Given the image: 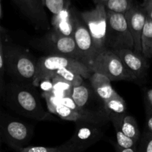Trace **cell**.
<instances>
[{"mask_svg":"<svg viewBox=\"0 0 152 152\" xmlns=\"http://www.w3.org/2000/svg\"><path fill=\"white\" fill-rule=\"evenodd\" d=\"M73 38L75 41L77 48L83 56L85 64L90 68L91 64L98 53L88 28L82 19L80 13H78L76 19Z\"/></svg>","mask_w":152,"mask_h":152,"instance_id":"10","label":"cell"},{"mask_svg":"<svg viewBox=\"0 0 152 152\" xmlns=\"http://www.w3.org/2000/svg\"><path fill=\"white\" fill-rule=\"evenodd\" d=\"M116 149H117V152H137V145L129 148H121L116 147Z\"/></svg>","mask_w":152,"mask_h":152,"instance_id":"29","label":"cell"},{"mask_svg":"<svg viewBox=\"0 0 152 152\" xmlns=\"http://www.w3.org/2000/svg\"><path fill=\"white\" fill-rule=\"evenodd\" d=\"M77 16V11L71 6L57 14L53 15L50 20L51 29L64 37H73Z\"/></svg>","mask_w":152,"mask_h":152,"instance_id":"14","label":"cell"},{"mask_svg":"<svg viewBox=\"0 0 152 152\" xmlns=\"http://www.w3.org/2000/svg\"><path fill=\"white\" fill-rule=\"evenodd\" d=\"M122 125H113L116 132V139H117V146L121 148H132L137 145L138 142H135L130 137L126 136L121 129Z\"/></svg>","mask_w":152,"mask_h":152,"instance_id":"23","label":"cell"},{"mask_svg":"<svg viewBox=\"0 0 152 152\" xmlns=\"http://www.w3.org/2000/svg\"><path fill=\"white\" fill-rule=\"evenodd\" d=\"M30 43L33 47L47 53L48 55L66 56L84 62L74 38L64 37L52 29L42 37L31 39Z\"/></svg>","mask_w":152,"mask_h":152,"instance_id":"4","label":"cell"},{"mask_svg":"<svg viewBox=\"0 0 152 152\" xmlns=\"http://www.w3.org/2000/svg\"><path fill=\"white\" fill-rule=\"evenodd\" d=\"M58 152H66V151H64V150L62 149V148H61V146H59V151H58Z\"/></svg>","mask_w":152,"mask_h":152,"instance_id":"33","label":"cell"},{"mask_svg":"<svg viewBox=\"0 0 152 152\" xmlns=\"http://www.w3.org/2000/svg\"><path fill=\"white\" fill-rule=\"evenodd\" d=\"M90 69L93 73L103 74L111 82L136 81L118 55L110 49H105L97 54L91 64Z\"/></svg>","mask_w":152,"mask_h":152,"instance_id":"7","label":"cell"},{"mask_svg":"<svg viewBox=\"0 0 152 152\" xmlns=\"http://www.w3.org/2000/svg\"><path fill=\"white\" fill-rule=\"evenodd\" d=\"M0 1H1V3L2 2V0H0Z\"/></svg>","mask_w":152,"mask_h":152,"instance_id":"35","label":"cell"},{"mask_svg":"<svg viewBox=\"0 0 152 152\" xmlns=\"http://www.w3.org/2000/svg\"><path fill=\"white\" fill-rule=\"evenodd\" d=\"M54 74L63 78L64 80H66L74 88L80 86V85H82L84 83V81H83L84 78L81 75L71 71V70L67 69V68H62V69L58 70V71H56L54 73Z\"/></svg>","mask_w":152,"mask_h":152,"instance_id":"22","label":"cell"},{"mask_svg":"<svg viewBox=\"0 0 152 152\" xmlns=\"http://www.w3.org/2000/svg\"><path fill=\"white\" fill-rule=\"evenodd\" d=\"M67 68L80 74L84 79H89L93 72L84 62L77 59L62 56L47 55L37 59V74L33 86L37 87L43 79L52 78L56 71Z\"/></svg>","mask_w":152,"mask_h":152,"instance_id":"3","label":"cell"},{"mask_svg":"<svg viewBox=\"0 0 152 152\" xmlns=\"http://www.w3.org/2000/svg\"><path fill=\"white\" fill-rule=\"evenodd\" d=\"M134 5L133 0H108L104 4L107 11L126 14Z\"/></svg>","mask_w":152,"mask_h":152,"instance_id":"21","label":"cell"},{"mask_svg":"<svg viewBox=\"0 0 152 152\" xmlns=\"http://www.w3.org/2000/svg\"><path fill=\"white\" fill-rule=\"evenodd\" d=\"M36 29L49 31L50 22L41 0H13Z\"/></svg>","mask_w":152,"mask_h":152,"instance_id":"11","label":"cell"},{"mask_svg":"<svg viewBox=\"0 0 152 152\" xmlns=\"http://www.w3.org/2000/svg\"><path fill=\"white\" fill-rule=\"evenodd\" d=\"M145 8V10H148L152 8V0H148L146 3L144 5H142Z\"/></svg>","mask_w":152,"mask_h":152,"instance_id":"30","label":"cell"},{"mask_svg":"<svg viewBox=\"0 0 152 152\" xmlns=\"http://www.w3.org/2000/svg\"><path fill=\"white\" fill-rule=\"evenodd\" d=\"M4 104L16 113L38 121H53L55 118L43 107L38 92L33 85L19 82L6 83L0 94Z\"/></svg>","mask_w":152,"mask_h":152,"instance_id":"1","label":"cell"},{"mask_svg":"<svg viewBox=\"0 0 152 152\" xmlns=\"http://www.w3.org/2000/svg\"><path fill=\"white\" fill-rule=\"evenodd\" d=\"M121 129L126 136L130 137L135 142H139L140 139V132L138 127L137 122L134 117L127 114L123 120Z\"/></svg>","mask_w":152,"mask_h":152,"instance_id":"19","label":"cell"},{"mask_svg":"<svg viewBox=\"0 0 152 152\" xmlns=\"http://www.w3.org/2000/svg\"><path fill=\"white\" fill-rule=\"evenodd\" d=\"M46 8L53 15L57 14L71 6L70 0H41Z\"/></svg>","mask_w":152,"mask_h":152,"instance_id":"24","label":"cell"},{"mask_svg":"<svg viewBox=\"0 0 152 152\" xmlns=\"http://www.w3.org/2000/svg\"><path fill=\"white\" fill-rule=\"evenodd\" d=\"M59 147H45V146H27L22 148L18 152H58Z\"/></svg>","mask_w":152,"mask_h":152,"instance_id":"26","label":"cell"},{"mask_svg":"<svg viewBox=\"0 0 152 152\" xmlns=\"http://www.w3.org/2000/svg\"><path fill=\"white\" fill-rule=\"evenodd\" d=\"M71 97L80 109L89 111L87 108V105L91 102L93 98L97 96L95 95L91 85L88 86L87 84L83 83L80 86L74 88Z\"/></svg>","mask_w":152,"mask_h":152,"instance_id":"17","label":"cell"},{"mask_svg":"<svg viewBox=\"0 0 152 152\" xmlns=\"http://www.w3.org/2000/svg\"><path fill=\"white\" fill-rule=\"evenodd\" d=\"M0 45L4 50L6 73L16 82L33 85L37 74V62L23 48L4 41L1 35Z\"/></svg>","mask_w":152,"mask_h":152,"instance_id":"2","label":"cell"},{"mask_svg":"<svg viewBox=\"0 0 152 152\" xmlns=\"http://www.w3.org/2000/svg\"><path fill=\"white\" fill-rule=\"evenodd\" d=\"M147 1H148V0H143V1H142V5H144V4H145V3L147 2Z\"/></svg>","mask_w":152,"mask_h":152,"instance_id":"34","label":"cell"},{"mask_svg":"<svg viewBox=\"0 0 152 152\" xmlns=\"http://www.w3.org/2000/svg\"><path fill=\"white\" fill-rule=\"evenodd\" d=\"M144 103L145 109L152 111V88L148 89L144 94Z\"/></svg>","mask_w":152,"mask_h":152,"instance_id":"27","label":"cell"},{"mask_svg":"<svg viewBox=\"0 0 152 152\" xmlns=\"http://www.w3.org/2000/svg\"><path fill=\"white\" fill-rule=\"evenodd\" d=\"M107 18L106 48L112 50L120 49L134 50V43L125 14L107 11Z\"/></svg>","mask_w":152,"mask_h":152,"instance_id":"8","label":"cell"},{"mask_svg":"<svg viewBox=\"0 0 152 152\" xmlns=\"http://www.w3.org/2000/svg\"><path fill=\"white\" fill-rule=\"evenodd\" d=\"M94 2L96 3V4H104L105 3H106L108 0H94Z\"/></svg>","mask_w":152,"mask_h":152,"instance_id":"32","label":"cell"},{"mask_svg":"<svg viewBox=\"0 0 152 152\" xmlns=\"http://www.w3.org/2000/svg\"><path fill=\"white\" fill-rule=\"evenodd\" d=\"M142 53L146 59L152 58V21L148 17L142 31Z\"/></svg>","mask_w":152,"mask_h":152,"instance_id":"20","label":"cell"},{"mask_svg":"<svg viewBox=\"0 0 152 152\" xmlns=\"http://www.w3.org/2000/svg\"><path fill=\"white\" fill-rule=\"evenodd\" d=\"M137 152H152V134L147 130L144 132L137 145Z\"/></svg>","mask_w":152,"mask_h":152,"instance_id":"25","label":"cell"},{"mask_svg":"<svg viewBox=\"0 0 152 152\" xmlns=\"http://www.w3.org/2000/svg\"><path fill=\"white\" fill-rule=\"evenodd\" d=\"M104 110L108 120L113 125H122L127 115V106L124 99L121 96L111 98L103 103Z\"/></svg>","mask_w":152,"mask_h":152,"instance_id":"16","label":"cell"},{"mask_svg":"<svg viewBox=\"0 0 152 152\" xmlns=\"http://www.w3.org/2000/svg\"><path fill=\"white\" fill-rule=\"evenodd\" d=\"M88 80L95 95L103 103L111 98L120 96L111 86V80L103 74L92 73Z\"/></svg>","mask_w":152,"mask_h":152,"instance_id":"15","label":"cell"},{"mask_svg":"<svg viewBox=\"0 0 152 152\" xmlns=\"http://www.w3.org/2000/svg\"><path fill=\"white\" fill-rule=\"evenodd\" d=\"M145 123L146 130L152 134V111L145 109Z\"/></svg>","mask_w":152,"mask_h":152,"instance_id":"28","label":"cell"},{"mask_svg":"<svg viewBox=\"0 0 152 152\" xmlns=\"http://www.w3.org/2000/svg\"><path fill=\"white\" fill-rule=\"evenodd\" d=\"M80 16L88 27L93 39L95 48L99 54L106 48L108 18L104 4H97L91 10L80 13Z\"/></svg>","mask_w":152,"mask_h":152,"instance_id":"9","label":"cell"},{"mask_svg":"<svg viewBox=\"0 0 152 152\" xmlns=\"http://www.w3.org/2000/svg\"><path fill=\"white\" fill-rule=\"evenodd\" d=\"M146 13H147V17H148L150 20L152 21V8L148 10H146Z\"/></svg>","mask_w":152,"mask_h":152,"instance_id":"31","label":"cell"},{"mask_svg":"<svg viewBox=\"0 0 152 152\" xmlns=\"http://www.w3.org/2000/svg\"><path fill=\"white\" fill-rule=\"evenodd\" d=\"M51 79L53 86V93L55 96L59 98L71 97L74 87L70 83L56 74L53 75Z\"/></svg>","mask_w":152,"mask_h":152,"instance_id":"18","label":"cell"},{"mask_svg":"<svg viewBox=\"0 0 152 152\" xmlns=\"http://www.w3.org/2000/svg\"><path fill=\"white\" fill-rule=\"evenodd\" d=\"M104 124L91 121L76 122L74 134L60 145L61 148L66 152H83L102 139L105 132Z\"/></svg>","mask_w":152,"mask_h":152,"instance_id":"6","label":"cell"},{"mask_svg":"<svg viewBox=\"0 0 152 152\" xmlns=\"http://www.w3.org/2000/svg\"><path fill=\"white\" fill-rule=\"evenodd\" d=\"M125 16L134 43V51L142 53V35L147 20L146 10L142 5L134 4Z\"/></svg>","mask_w":152,"mask_h":152,"instance_id":"12","label":"cell"},{"mask_svg":"<svg viewBox=\"0 0 152 152\" xmlns=\"http://www.w3.org/2000/svg\"><path fill=\"white\" fill-rule=\"evenodd\" d=\"M123 61L128 71L136 80H142L145 77L148 65L146 58L142 53L132 49H120L114 50Z\"/></svg>","mask_w":152,"mask_h":152,"instance_id":"13","label":"cell"},{"mask_svg":"<svg viewBox=\"0 0 152 152\" xmlns=\"http://www.w3.org/2000/svg\"><path fill=\"white\" fill-rule=\"evenodd\" d=\"M34 134V128L28 123L1 111L0 137L1 141L19 151L28 145Z\"/></svg>","mask_w":152,"mask_h":152,"instance_id":"5","label":"cell"}]
</instances>
